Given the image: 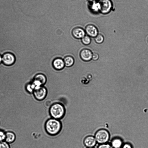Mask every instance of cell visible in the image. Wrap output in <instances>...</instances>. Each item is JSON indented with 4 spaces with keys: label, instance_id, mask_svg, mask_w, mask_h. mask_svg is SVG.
I'll use <instances>...</instances> for the list:
<instances>
[{
    "label": "cell",
    "instance_id": "obj_1",
    "mask_svg": "<svg viewBox=\"0 0 148 148\" xmlns=\"http://www.w3.org/2000/svg\"><path fill=\"white\" fill-rule=\"evenodd\" d=\"M62 127L60 121L57 119H51L48 120L45 124V129L49 134L54 135L57 134Z\"/></svg>",
    "mask_w": 148,
    "mask_h": 148
},
{
    "label": "cell",
    "instance_id": "obj_2",
    "mask_svg": "<svg viewBox=\"0 0 148 148\" xmlns=\"http://www.w3.org/2000/svg\"><path fill=\"white\" fill-rule=\"evenodd\" d=\"M49 112L52 117L58 119L63 116L65 114V110L62 104L56 103L53 104L50 107Z\"/></svg>",
    "mask_w": 148,
    "mask_h": 148
},
{
    "label": "cell",
    "instance_id": "obj_3",
    "mask_svg": "<svg viewBox=\"0 0 148 148\" xmlns=\"http://www.w3.org/2000/svg\"><path fill=\"white\" fill-rule=\"evenodd\" d=\"M109 138L108 132L106 130L101 129L97 131L95 135L96 141L99 143L104 144L106 142Z\"/></svg>",
    "mask_w": 148,
    "mask_h": 148
},
{
    "label": "cell",
    "instance_id": "obj_4",
    "mask_svg": "<svg viewBox=\"0 0 148 148\" xmlns=\"http://www.w3.org/2000/svg\"><path fill=\"white\" fill-rule=\"evenodd\" d=\"M99 2L101 6L100 12L102 14H106L110 12L113 6L111 0H101Z\"/></svg>",
    "mask_w": 148,
    "mask_h": 148
},
{
    "label": "cell",
    "instance_id": "obj_5",
    "mask_svg": "<svg viewBox=\"0 0 148 148\" xmlns=\"http://www.w3.org/2000/svg\"><path fill=\"white\" fill-rule=\"evenodd\" d=\"M33 92L36 99L38 100H41L45 97L47 94V90L45 87L42 86L35 89Z\"/></svg>",
    "mask_w": 148,
    "mask_h": 148
},
{
    "label": "cell",
    "instance_id": "obj_6",
    "mask_svg": "<svg viewBox=\"0 0 148 148\" xmlns=\"http://www.w3.org/2000/svg\"><path fill=\"white\" fill-rule=\"evenodd\" d=\"M15 58L12 54L7 53L4 54L2 57V61L3 63L8 66L11 65L15 62Z\"/></svg>",
    "mask_w": 148,
    "mask_h": 148
},
{
    "label": "cell",
    "instance_id": "obj_7",
    "mask_svg": "<svg viewBox=\"0 0 148 148\" xmlns=\"http://www.w3.org/2000/svg\"><path fill=\"white\" fill-rule=\"evenodd\" d=\"M85 30L82 28L77 27L73 29L72 34L73 37L77 39H82L85 35Z\"/></svg>",
    "mask_w": 148,
    "mask_h": 148
},
{
    "label": "cell",
    "instance_id": "obj_8",
    "mask_svg": "<svg viewBox=\"0 0 148 148\" xmlns=\"http://www.w3.org/2000/svg\"><path fill=\"white\" fill-rule=\"evenodd\" d=\"M85 30L89 36L96 37L98 35V29L96 27L92 24H89L87 25L85 27Z\"/></svg>",
    "mask_w": 148,
    "mask_h": 148
},
{
    "label": "cell",
    "instance_id": "obj_9",
    "mask_svg": "<svg viewBox=\"0 0 148 148\" xmlns=\"http://www.w3.org/2000/svg\"><path fill=\"white\" fill-rule=\"evenodd\" d=\"M92 54L89 49H84L81 51L80 56L81 59L84 61H88L92 58Z\"/></svg>",
    "mask_w": 148,
    "mask_h": 148
},
{
    "label": "cell",
    "instance_id": "obj_10",
    "mask_svg": "<svg viewBox=\"0 0 148 148\" xmlns=\"http://www.w3.org/2000/svg\"><path fill=\"white\" fill-rule=\"evenodd\" d=\"M52 65L54 68L58 70L62 69L65 66V64L62 59L60 58H57L53 60Z\"/></svg>",
    "mask_w": 148,
    "mask_h": 148
},
{
    "label": "cell",
    "instance_id": "obj_11",
    "mask_svg": "<svg viewBox=\"0 0 148 148\" xmlns=\"http://www.w3.org/2000/svg\"><path fill=\"white\" fill-rule=\"evenodd\" d=\"M89 3L88 8L92 12L96 13L100 12L101 6L99 2L97 1Z\"/></svg>",
    "mask_w": 148,
    "mask_h": 148
},
{
    "label": "cell",
    "instance_id": "obj_12",
    "mask_svg": "<svg viewBox=\"0 0 148 148\" xmlns=\"http://www.w3.org/2000/svg\"><path fill=\"white\" fill-rule=\"evenodd\" d=\"M96 140L95 138L92 136H89L86 137L84 141L85 145L88 147H92L96 144Z\"/></svg>",
    "mask_w": 148,
    "mask_h": 148
},
{
    "label": "cell",
    "instance_id": "obj_13",
    "mask_svg": "<svg viewBox=\"0 0 148 148\" xmlns=\"http://www.w3.org/2000/svg\"><path fill=\"white\" fill-rule=\"evenodd\" d=\"M16 139L15 134L13 132L8 131L5 133V141L8 143H11L14 141Z\"/></svg>",
    "mask_w": 148,
    "mask_h": 148
},
{
    "label": "cell",
    "instance_id": "obj_14",
    "mask_svg": "<svg viewBox=\"0 0 148 148\" xmlns=\"http://www.w3.org/2000/svg\"><path fill=\"white\" fill-rule=\"evenodd\" d=\"M64 61L65 66L67 67H70L72 66L74 63L73 58L70 56L65 57L64 59Z\"/></svg>",
    "mask_w": 148,
    "mask_h": 148
},
{
    "label": "cell",
    "instance_id": "obj_15",
    "mask_svg": "<svg viewBox=\"0 0 148 148\" xmlns=\"http://www.w3.org/2000/svg\"><path fill=\"white\" fill-rule=\"evenodd\" d=\"M34 80L39 82L42 85L45 83L47 81L45 76L44 75L41 73L36 75L34 77Z\"/></svg>",
    "mask_w": 148,
    "mask_h": 148
},
{
    "label": "cell",
    "instance_id": "obj_16",
    "mask_svg": "<svg viewBox=\"0 0 148 148\" xmlns=\"http://www.w3.org/2000/svg\"><path fill=\"white\" fill-rule=\"evenodd\" d=\"M122 145L121 140L118 138L114 139L112 142V146L113 148H120Z\"/></svg>",
    "mask_w": 148,
    "mask_h": 148
},
{
    "label": "cell",
    "instance_id": "obj_17",
    "mask_svg": "<svg viewBox=\"0 0 148 148\" xmlns=\"http://www.w3.org/2000/svg\"><path fill=\"white\" fill-rule=\"evenodd\" d=\"M82 42L84 45H87L90 43L91 39L89 36H85L82 38Z\"/></svg>",
    "mask_w": 148,
    "mask_h": 148
},
{
    "label": "cell",
    "instance_id": "obj_18",
    "mask_svg": "<svg viewBox=\"0 0 148 148\" xmlns=\"http://www.w3.org/2000/svg\"><path fill=\"white\" fill-rule=\"evenodd\" d=\"M95 39L96 42L98 43H101L103 42L104 38L102 35L99 34L95 37Z\"/></svg>",
    "mask_w": 148,
    "mask_h": 148
},
{
    "label": "cell",
    "instance_id": "obj_19",
    "mask_svg": "<svg viewBox=\"0 0 148 148\" xmlns=\"http://www.w3.org/2000/svg\"><path fill=\"white\" fill-rule=\"evenodd\" d=\"M0 148H10L9 144L5 141L0 142Z\"/></svg>",
    "mask_w": 148,
    "mask_h": 148
},
{
    "label": "cell",
    "instance_id": "obj_20",
    "mask_svg": "<svg viewBox=\"0 0 148 148\" xmlns=\"http://www.w3.org/2000/svg\"><path fill=\"white\" fill-rule=\"evenodd\" d=\"M52 105V101L49 99H46L44 102V105L46 108L50 107Z\"/></svg>",
    "mask_w": 148,
    "mask_h": 148
},
{
    "label": "cell",
    "instance_id": "obj_21",
    "mask_svg": "<svg viewBox=\"0 0 148 148\" xmlns=\"http://www.w3.org/2000/svg\"><path fill=\"white\" fill-rule=\"evenodd\" d=\"M5 133L4 131L0 130V142L5 141Z\"/></svg>",
    "mask_w": 148,
    "mask_h": 148
},
{
    "label": "cell",
    "instance_id": "obj_22",
    "mask_svg": "<svg viewBox=\"0 0 148 148\" xmlns=\"http://www.w3.org/2000/svg\"><path fill=\"white\" fill-rule=\"evenodd\" d=\"M27 90L29 92H33L34 90V87L32 84L28 85L27 87Z\"/></svg>",
    "mask_w": 148,
    "mask_h": 148
},
{
    "label": "cell",
    "instance_id": "obj_23",
    "mask_svg": "<svg viewBox=\"0 0 148 148\" xmlns=\"http://www.w3.org/2000/svg\"><path fill=\"white\" fill-rule=\"evenodd\" d=\"M98 148H113L109 144H103L100 145Z\"/></svg>",
    "mask_w": 148,
    "mask_h": 148
},
{
    "label": "cell",
    "instance_id": "obj_24",
    "mask_svg": "<svg viewBox=\"0 0 148 148\" xmlns=\"http://www.w3.org/2000/svg\"><path fill=\"white\" fill-rule=\"evenodd\" d=\"M99 57L98 55L95 53H94L92 54V59L94 60H97Z\"/></svg>",
    "mask_w": 148,
    "mask_h": 148
},
{
    "label": "cell",
    "instance_id": "obj_25",
    "mask_svg": "<svg viewBox=\"0 0 148 148\" xmlns=\"http://www.w3.org/2000/svg\"><path fill=\"white\" fill-rule=\"evenodd\" d=\"M122 148H132V147L130 145L126 143L123 145Z\"/></svg>",
    "mask_w": 148,
    "mask_h": 148
},
{
    "label": "cell",
    "instance_id": "obj_26",
    "mask_svg": "<svg viewBox=\"0 0 148 148\" xmlns=\"http://www.w3.org/2000/svg\"><path fill=\"white\" fill-rule=\"evenodd\" d=\"M89 2H93L97 1V0H88Z\"/></svg>",
    "mask_w": 148,
    "mask_h": 148
},
{
    "label": "cell",
    "instance_id": "obj_27",
    "mask_svg": "<svg viewBox=\"0 0 148 148\" xmlns=\"http://www.w3.org/2000/svg\"><path fill=\"white\" fill-rule=\"evenodd\" d=\"M2 61V58L0 55V63Z\"/></svg>",
    "mask_w": 148,
    "mask_h": 148
},
{
    "label": "cell",
    "instance_id": "obj_28",
    "mask_svg": "<svg viewBox=\"0 0 148 148\" xmlns=\"http://www.w3.org/2000/svg\"><path fill=\"white\" fill-rule=\"evenodd\" d=\"M147 41L148 42V37H147Z\"/></svg>",
    "mask_w": 148,
    "mask_h": 148
},
{
    "label": "cell",
    "instance_id": "obj_29",
    "mask_svg": "<svg viewBox=\"0 0 148 148\" xmlns=\"http://www.w3.org/2000/svg\"><path fill=\"white\" fill-rule=\"evenodd\" d=\"M87 148H93L92 147H88Z\"/></svg>",
    "mask_w": 148,
    "mask_h": 148
}]
</instances>
